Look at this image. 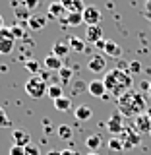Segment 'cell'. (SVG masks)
<instances>
[{
    "label": "cell",
    "instance_id": "cell-1",
    "mask_svg": "<svg viewBox=\"0 0 151 155\" xmlns=\"http://www.w3.org/2000/svg\"><path fill=\"white\" fill-rule=\"evenodd\" d=\"M103 84L107 87V93L110 97H116V101L120 99L122 95H126L128 91H132L134 80L130 72H124L122 68H113L109 70L103 78Z\"/></svg>",
    "mask_w": 151,
    "mask_h": 155
},
{
    "label": "cell",
    "instance_id": "cell-2",
    "mask_svg": "<svg viewBox=\"0 0 151 155\" xmlns=\"http://www.w3.org/2000/svg\"><path fill=\"white\" fill-rule=\"evenodd\" d=\"M147 109L149 107L145 105V99L142 97V93H138L134 89L118 99V113L122 116H134L136 118V116L143 114Z\"/></svg>",
    "mask_w": 151,
    "mask_h": 155
},
{
    "label": "cell",
    "instance_id": "cell-3",
    "mask_svg": "<svg viewBox=\"0 0 151 155\" xmlns=\"http://www.w3.org/2000/svg\"><path fill=\"white\" fill-rule=\"evenodd\" d=\"M47 89H48L47 81H43L39 76H31L25 81V93L29 97H33V99H41V97H45Z\"/></svg>",
    "mask_w": 151,
    "mask_h": 155
},
{
    "label": "cell",
    "instance_id": "cell-4",
    "mask_svg": "<svg viewBox=\"0 0 151 155\" xmlns=\"http://www.w3.org/2000/svg\"><path fill=\"white\" fill-rule=\"evenodd\" d=\"M14 45H16V39H14L10 27H4L0 31V54H10L14 51Z\"/></svg>",
    "mask_w": 151,
    "mask_h": 155
},
{
    "label": "cell",
    "instance_id": "cell-5",
    "mask_svg": "<svg viewBox=\"0 0 151 155\" xmlns=\"http://www.w3.org/2000/svg\"><path fill=\"white\" fill-rule=\"evenodd\" d=\"M107 128H109V132L113 134V136H122V132L126 130V126H124V116L116 110V113L110 116L109 120H107Z\"/></svg>",
    "mask_w": 151,
    "mask_h": 155
},
{
    "label": "cell",
    "instance_id": "cell-6",
    "mask_svg": "<svg viewBox=\"0 0 151 155\" xmlns=\"http://www.w3.org/2000/svg\"><path fill=\"white\" fill-rule=\"evenodd\" d=\"M81 16H84V23L87 27H93V25H99L101 23V12L99 10H97L95 6H85V10H84V14H81Z\"/></svg>",
    "mask_w": 151,
    "mask_h": 155
},
{
    "label": "cell",
    "instance_id": "cell-7",
    "mask_svg": "<svg viewBox=\"0 0 151 155\" xmlns=\"http://www.w3.org/2000/svg\"><path fill=\"white\" fill-rule=\"evenodd\" d=\"M120 140H122V143H124V149H132V147H136V145H140L142 136L136 132L134 128H126L122 132V138Z\"/></svg>",
    "mask_w": 151,
    "mask_h": 155
},
{
    "label": "cell",
    "instance_id": "cell-8",
    "mask_svg": "<svg viewBox=\"0 0 151 155\" xmlns=\"http://www.w3.org/2000/svg\"><path fill=\"white\" fill-rule=\"evenodd\" d=\"M47 21H48V16L35 12V14H31V16H29L27 25H29V29H31V31H41V29H45Z\"/></svg>",
    "mask_w": 151,
    "mask_h": 155
},
{
    "label": "cell",
    "instance_id": "cell-9",
    "mask_svg": "<svg viewBox=\"0 0 151 155\" xmlns=\"http://www.w3.org/2000/svg\"><path fill=\"white\" fill-rule=\"evenodd\" d=\"M87 68H89V72H93V74H101L107 68V58L103 54H93L89 58V62H87Z\"/></svg>",
    "mask_w": 151,
    "mask_h": 155
},
{
    "label": "cell",
    "instance_id": "cell-10",
    "mask_svg": "<svg viewBox=\"0 0 151 155\" xmlns=\"http://www.w3.org/2000/svg\"><path fill=\"white\" fill-rule=\"evenodd\" d=\"M134 130L138 134H149L151 132V118L147 116V113L136 116V122H134Z\"/></svg>",
    "mask_w": 151,
    "mask_h": 155
},
{
    "label": "cell",
    "instance_id": "cell-11",
    "mask_svg": "<svg viewBox=\"0 0 151 155\" xmlns=\"http://www.w3.org/2000/svg\"><path fill=\"white\" fill-rule=\"evenodd\" d=\"M48 18H52V19H60V21H64V19L68 18V10L62 6L60 2H52V4H48V14H47Z\"/></svg>",
    "mask_w": 151,
    "mask_h": 155
},
{
    "label": "cell",
    "instance_id": "cell-12",
    "mask_svg": "<svg viewBox=\"0 0 151 155\" xmlns=\"http://www.w3.org/2000/svg\"><path fill=\"white\" fill-rule=\"evenodd\" d=\"M58 2L68 10V14H84L85 10L84 0H58Z\"/></svg>",
    "mask_w": 151,
    "mask_h": 155
},
{
    "label": "cell",
    "instance_id": "cell-13",
    "mask_svg": "<svg viewBox=\"0 0 151 155\" xmlns=\"http://www.w3.org/2000/svg\"><path fill=\"white\" fill-rule=\"evenodd\" d=\"M87 89H89V95L91 97H101V99H105V97H107V87L103 84V80H93L89 85H87Z\"/></svg>",
    "mask_w": 151,
    "mask_h": 155
},
{
    "label": "cell",
    "instance_id": "cell-14",
    "mask_svg": "<svg viewBox=\"0 0 151 155\" xmlns=\"http://www.w3.org/2000/svg\"><path fill=\"white\" fill-rule=\"evenodd\" d=\"M12 140H14V145H19V147H25V145L31 143V136L21 128H18V130L12 132Z\"/></svg>",
    "mask_w": 151,
    "mask_h": 155
},
{
    "label": "cell",
    "instance_id": "cell-15",
    "mask_svg": "<svg viewBox=\"0 0 151 155\" xmlns=\"http://www.w3.org/2000/svg\"><path fill=\"white\" fill-rule=\"evenodd\" d=\"M45 68L48 72H60L62 68H64V62H62V58H58L54 54H47L45 58Z\"/></svg>",
    "mask_w": 151,
    "mask_h": 155
},
{
    "label": "cell",
    "instance_id": "cell-16",
    "mask_svg": "<svg viewBox=\"0 0 151 155\" xmlns=\"http://www.w3.org/2000/svg\"><path fill=\"white\" fill-rule=\"evenodd\" d=\"M109 153L110 155H122L124 153V143L120 140V136H113L109 140Z\"/></svg>",
    "mask_w": 151,
    "mask_h": 155
},
{
    "label": "cell",
    "instance_id": "cell-17",
    "mask_svg": "<svg viewBox=\"0 0 151 155\" xmlns=\"http://www.w3.org/2000/svg\"><path fill=\"white\" fill-rule=\"evenodd\" d=\"M74 114L80 122H85V120H89L91 116H93V109H91L89 105H80V107H76Z\"/></svg>",
    "mask_w": 151,
    "mask_h": 155
},
{
    "label": "cell",
    "instance_id": "cell-18",
    "mask_svg": "<svg viewBox=\"0 0 151 155\" xmlns=\"http://www.w3.org/2000/svg\"><path fill=\"white\" fill-rule=\"evenodd\" d=\"M101 39H103V29H101V25H93V27H87V33H85V41L89 43H99Z\"/></svg>",
    "mask_w": 151,
    "mask_h": 155
},
{
    "label": "cell",
    "instance_id": "cell-19",
    "mask_svg": "<svg viewBox=\"0 0 151 155\" xmlns=\"http://www.w3.org/2000/svg\"><path fill=\"white\" fill-rule=\"evenodd\" d=\"M70 51H72V48H70V45H68V41H56L54 45H52V54L58 56V58H62V60H64V56Z\"/></svg>",
    "mask_w": 151,
    "mask_h": 155
},
{
    "label": "cell",
    "instance_id": "cell-20",
    "mask_svg": "<svg viewBox=\"0 0 151 155\" xmlns=\"http://www.w3.org/2000/svg\"><path fill=\"white\" fill-rule=\"evenodd\" d=\"M103 51H105V54H109L113 58H120V56H122V47H120L118 43H114V41H107Z\"/></svg>",
    "mask_w": 151,
    "mask_h": 155
},
{
    "label": "cell",
    "instance_id": "cell-21",
    "mask_svg": "<svg viewBox=\"0 0 151 155\" xmlns=\"http://www.w3.org/2000/svg\"><path fill=\"white\" fill-rule=\"evenodd\" d=\"M101 143H103V138H101L99 134H91L89 138L85 140V145H87L89 151H97V149L101 147Z\"/></svg>",
    "mask_w": 151,
    "mask_h": 155
},
{
    "label": "cell",
    "instance_id": "cell-22",
    "mask_svg": "<svg viewBox=\"0 0 151 155\" xmlns=\"http://www.w3.org/2000/svg\"><path fill=\"white\" fill-rule=\"evenodd\" d=\"M70 107H72L70 97H60V99L54 101V109L58 110V113H68V110H70Z\"/></svg>",
    "mask_w": 151,
    "mask_h": 155
},
{
    "label": "cell",
    "instance_id": "cell-23",
    "mask_svg": "<svg viewBox=\"0 0 151 155\" xmlns=\"http://www.w3.org/2000/svg\"><path fill=\"white\" fill-rule=\"evenodd\" d=\"M47 95L51 97L52 101H56V99H60V97H64V89H62V87L58 85V84H52V85H48Z\"/></svg>",
    "mask_w": 151,
    "mask_h": 155
},
{
    "label": "cell",
    "instance_id": "cell-24",
    "mask_svg": "<svg viewBox=\"0 0 151 155\" xmlns=\"http://www.w3.org/2000/svg\"><path fill=\"white\" fill-rule=\"evenodd\" d=\"M68 45H70V48L74 52H85V43L77 37H70L68 39Z\"/></svg>",
    "mask_w": 151,
    "mask_h": 155
},
{
    "label": "cell",
    "instance_id": "cell-25",
    "mask_svg": "<svg viewBox=\"0 0 151 155\" xmlns=\"http://www.w3.org/2000/svg\"><path fill=\"white\" fill-rule=\"evenodd\" d=\"M64 23L70 25V27H76V25H80V23H84V16H81V14H68Z\"/></svg>",
    "mask_w": 151,
    "mask_h": 155
},
{
    "label": "cell",
    "instance_id": "cell-26",
    "mask_svg": "<svg viewBox=\"0 0 151 155\" xmlns=\"http://www.w3.org/2000/svg\"><path fill=\"white\" fill-rule=\"evenodd\" d=\"M56 132H58V136H60L62 140H72V136H74V132H72V128L68 124H60Z\"/></svg>",
    "mask_w": 151,
    "mask_h": 155
},
{
    "label": "cell",
    "instance_id": "cell-27",
    "mask_svg": "<svg viewBox=\"0 0 151 155\" xmlns=\"http://www.w3.org/2000/svg\"><path fill=\"white\" fill-rule=\"evenodd\" d=\"M128 72L132 76H136V74H140V72H142V62H138V60H132L128 64Z\"/></svg>",
    "mask_w": 151,
    "mask_h": 155
},
{
    "label": "cell",
    "instance_id": "cell-28",
    "mask_svg": "<svg viewBox=\"0 0 151 155\" xmlns=\"http://www.w3.org/2000/svg\"><path fill=\"white\" fill-rule=\"evenodd\" d=\"M58 74H60V80L64 81V84H68V81L72 80V74H74V72H72V70H70L68 66H64V68H62L60 72H58Z\"/></svg>",
    "mask_w": 151,
    "mask_h": 155
},
{
    "label": "cell",
    "instance_id": "cell-29",
    "mask_svg": "<svg viewBox=\"0 0 151 155\" xmlns=\"http://www.w3.org/2000/svg\"><path fill=\"white\" fill-rule=\"evenodd\" d=\"M25 68H27L29 72H31V74H37V76H39V62L35 60V58L27 60V62H25Z\"/></svg>",
    "mask_w": 151,
    "mask_h": 155
},
{
    "label": "cell",
    "instance_id": "cell-30",
    "mask_svg": "<svg viewBox=\"0 0 151 155\" xmlns=\"http://www.w3.org/2000/svg\"><path fill=\"white\" fill-rule=\"evenodd\" d=\"M19 4H21V6L25 8V10H29V12L33 14V10H35V8L39 6V0H21Z\"/></svg>",
    "mask_w": 151,
    "mask_h": 155
},
{
    "label": "cell",
    "instance_id": "cell-31",
    "mask_svg": "<svg viewBox=\"0 0 151 155\" xmlns=\"http://www.w3.org/2000/svg\"><path fill=\"white\" fill-rule=\"evenodd\" d=\"M12 124L10 122V118H8V114H6V110L0 107V128H8V126Z\"/></svg>",
    "mask_w": 151,
    "mask_h": 155
},
{
    "label": "cell",
    "instance_id": "cell-32",
    "mask_svg": "<svg viewBox=\"0 0 151 155\" xmlns=\"http://www.w3.org/2000/svg\"><path fill=\"white\" fill-rule=\"evenodd\" d=\"M23 149H25V155H41V151H39V145H35V143H29Z\"/></svg>",
    "mask_w": 151,
    "mask_h": 155
},
{
    "label": "cell",
    "instance_id": "cell-33",
    "mask_svg": "<svg viewBox=\"0 0 151 155\" xmlns=\"http://www.w3.org/2000/svg\"><path fill=\"white\" fill-rule=\"evenodd\" d=\"M10 31H12V35H14V39H21V37H25V33H23V29L19 27V25H12L10 27Z\"/></svg>",
    "mask_w": 151,
    "mask_h": 155
},
{
    "label": "cell",
    "instance_id": "cell-34",
    "mask_svg": "<svg viewBox=\"0 0 151 155\" xmlns=\"http://www.w3.org/2000/svg\"><path fill=\"white\" fill-rule=\"evenodd\" d=\"M8 155H25V149L19 147V145H12L10 151H8Z\"/></svg>",
    "mask_w": 151,
    "mask_h": 155
},
{
    "label": "cell",
    "instance_id": "cell-35",
    "mask_svg": "<svg viewBox=\"0 0 151 155\" xmlns=\"http://www.w3.org/2000/svg\"><path fill=\"white\" fill-rule=\"evenodd\" d=\"M143 14H145V18H147V19H151V0H147V2H145Z\"/></svg>",
    "mask_w": 151,
    "mask_h": 155
},
{
    "label": "cell",
    "instance_id": "cell-36",
    "mask_svg": "<svg viewBox=\"0 0 151 155\" xmlns=\"http://www.w3.org/2000/svg\"><path fill=\"white\" fill-rule=\"evenodd\" d=\"M60 155H80V153L74 151V149H64V151H60Z\"/></svg>",
    "mask_w": 151,
    "mask_h": 155
},
{
    "label": "cell",
    "instance_id": "cell-37",
    "mask_svg": "<svg viewBox=\"0 0 151 155\" xmlns=\"http://www.w3.org/2000/svg\"><path fill=\"white\" fill-rule=\"evenodd\" d=\"M2 29H4V18L0 16V31H2Z\"/></svg>",
    "mask_w": 151,
    "mask_h": 155
},
{
    "label": "cell",
    "instance_id": "cell-38",
    "mask_svg": "<svg viewBox=\"0 0 151 155\" xmlns=\"http://www.w3.org/2000/svg\"><path fill=\"white\" fill-rule=\"evenodd\" d=\"M47 155H60V151H48Z\"/></svg>",
    "mask_w": 151,
    "mask_h": 155
},
{
    "label": "cell",
    "instance_id": "cell-39",
    "mask_svg": "<svg viewBox=\"0 0 151 155\" xmlns=\"http://www.w3.org/2000/svg\"><path fill=\"white\" fill-rule=\"evenodd\" d=\"M145 113H147V116H149V118H151V107H149L147 110H145Z\"/></svg>",
    "mask_w": 151,
    "mask_h": 155
},
{
    "label": "cell",
    "instance_id": "cell-40",
    "mask_svg": "<svg viewBox=\"0 0 151 155\" xmlns=\"http://www.w3.org/2000/svg\"><path fill=\"white\" fill-rule=\"evenodd\" d=\"M87 155H99V151H89Z\"/></svg>",
    "mask_w": 151,
    "mask_h": 155
},
{
    "label": "cell",
    "instance_id": "cell-41",
    "mask_svg": "<svg viewBox=\"0 0 151 155\" xmlns=\"http://www.w3.org/2000/svg\"><path fill=\"white\" fill-rule=\"evenodd\" d=\"M149 97H151V84H149Z\"/></svg>",
    "mask_w": 151,
    "mask_h": 155
},
{
    "label": "cell",
    "instance_id": "cell-42",
    "mask_svg": "<svg viewBox=\"0 0 151 155\" xmlns=\"http://www.w3.org/2000/svg\"><path fill=\"white\" fill-rule=\"evenodd\" d=\"M149 136H151V132H149Z\"/></svg>",
    "mask_w": 151,
    "mask_h": 155
}]
</instances>
